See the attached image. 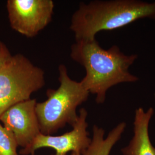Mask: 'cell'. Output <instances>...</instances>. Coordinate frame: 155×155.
<instances>
[{"label": "cell", "mask_w": 155, "mask_h": 155, "mask_svg": "<svg viewBox=\"0 0 155 155\" xmlns=\"http://www.w3.org/2000/svg\"><path fill=\"white\" fill-rule=\"evenodd\" d=\"M70 56L84 68L86 75L81 82L90 93L96 95L98 104L104 103L106 93L111 87L139 81L129 72L138 55H125L116 45L105 50L96 39L76 41L71 45Z\"/></svg>", "instance_id": "obj_1"}, {"label": "cell", "mask_w": 155, "mask_h": 155, "mask_svg": "<svg viewBox=\"0 0 155 155\" xmlns=\"http://www.w3.org/2000/svg\"><path fill=\"white\" fill-rule=\"evenodd\" d=\"M155 19V2L111 0L80 2L71 17L75 41L92 40L102 31L122 28L140 19Z\"/></svg>", "instance_id": "obj_2"}, {"label": "cell", "mask_w": 155, "mask_h": 155, "mask_svg": "<svg viewBox=\"0 0 155 155\" xmlns=\"http://www.w3.org/2000/svg\"><path fill=\"white\" fill-rule=\"evenodd\" d=\"M60 86L57 89H48L47 99L36 105V113L41 133L51 135L66 124L73 127L78 120V107L86 102L90 93L81 82L69 77L64 64L58 67Z\"/></svg>", "instance_id": "obj_3"}, {"label": "cell", "mask_w": 155, "mask_h": 155, "mask_svg": "<svg viewBox=\"0 0 155 155\" xmlns=\"http://www.w3.org/2000/svg\"><path fill=\"white\" fill-rule=\"evenodd\" d=\"M45 71L21 54L0 68V117L12 106L29 100L45 86Z\"/></svg>", "instance_id": "obj_4"}, {"label": "cell", "mask_w": 155, "mask_h": 155, "mask_svg": "<svg viewBox=\"0 0 155 155\" xmlns=\"http://www.w3.org/2000/svg\"><path fill=\"white\" fill-rule=\"evenodd\" d=\"M6 9L11 28L27 38H33L51 22L54 2L52 0H8Z\"/></svg>", "instance_id": "obj_5"}, {"label": "cell", "mask_w": 155, "mask_h": 155, "mask_svg": "<svg viewBox=\"0 0 155 155\" xmlns=\"http://www.w3.org/2000/svg\"><path fill=\"white\" fill-rule=\"evenodd\" d=\"M78 115L77 122L71 131L56 136L40 133L29 146L20 150V154L35 155V151L41 148H52L55 150L54 155H67L70 152L82 154L89 147L91 139L89 137L87 130V111L82 108L79 111Z\"/></svg>", "instance_id": "obj_6"}, {"label": "cell", "mask_w": 155, "mask_h": 155, "mask_svg": "<svg viewBox=\"0 0 155 155\" xmlns=\"http://www.w3.org/2000/svg\"><path fill=\"white\" fill-rule=\"evenodd\" d=\"M36 100L29 99L11 106L0 117L3 127L13 135L18 146L25 148L41 133L36 113Z\"/></svg>", "instance_id": "obj_7"}, {"label": "cell", "mask_w": 155, "mask_h": 155, "mask_svg": "<svg viewBox=\"0 0 155 155\" xmlns=\"http://www.w3.org/2000/svg\"><path fill=\"white\" fill-rule=\"evenodd\" d=\"M153 114L152 107L147 111L142 107L136 110L133 137L129 144L121 150L122 155H155V147L152 144L149 135V125Z\"/></svg>", "instance_id": "obj_8"}, {"label": "cell", "mask_w": 155, "mask_h": 155, "mask_svg": "<svg viewBox=\"0 0 155 155\" xmlns=\"http://www.w3.org/2000/svg\"><path fill=\"white\" fill-rule=\"evenodd\" d=\"M126 127L127 124L125 122H120L105 138V130L102 127L94 125L91 143L89 147L82 155H110L112 148L121 138Z\"/></svg>", "instance_id": "obj_9"}, {"label": "cell", "mask_w": 155, "mask_h": 155, "mask_svg": "<svg viewBox=\"0 0 155 155\" xmlns=\"http://www.w3.org/2000/svg\"><path fill=\"white\" fill-rule=\"evenodd\" d=\"M18 147L13 134L0 122V155H18Z\"/></svg>", "instance_id": "obj_10"}, {"label": "cell", "mask_w": 155, "mask_h": 155, "mask_svg": "<svg viewBox=\"0 0 155 155\" xmlns=\"http://www.w3.org/2000/svg\"><path fill=\"white\" fill-rule=\"evenodd\" d=\"M12 56L10 51L5 44L0 41V68Z\"/></svg>", "instance_id": "obj_11"}, {"label": "cell", "mask_w": 155, "mask_h": 155, "mask_svg": "<svg viewBox=\"0 0 155 155\" xmlns=\"http://www.w3.org/2000/svg\"><path fill=\"white\" fill-rule=\"evenodd\" d=\"M71 155H82L81 153H79V152H71Z\"/></svg>", "instance_id": "obj_12"}]
</instances>
